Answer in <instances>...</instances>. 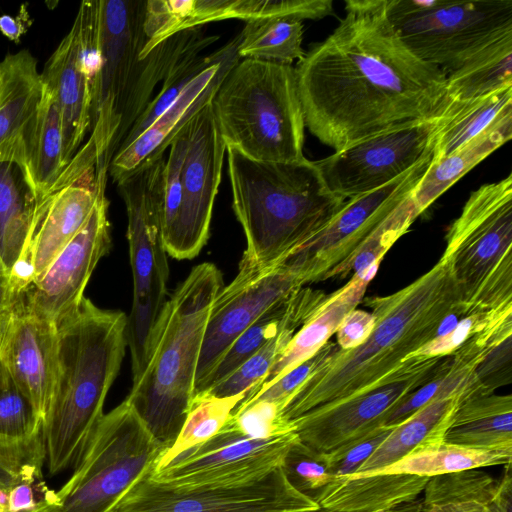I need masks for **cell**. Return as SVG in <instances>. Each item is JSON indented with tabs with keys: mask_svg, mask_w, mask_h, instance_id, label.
Returning <instances> with one entry per match:
<instances>
[{
	"mask_svg": "<svg viewBox=\"0 0 512 512\" xmlns=\"http://www.w3.org/2000/svg\"><path fill=\"white\" fill-rule=\"evenodd\" d=\"M486 512V511H485Z\"/></svg>",
	"mask_w": 512,
	"mask_h": 512,
	"instance_id": "cell-61",
	"label": "cell"
},
{
	"mask_svg": "<svg viewBox=\"0 0 512 512\" xmlns=\"http://www.w3.org/2000/svg\"><path fill=\"white\" fill-rule=\"evenodd\" d=\"M42 93L35 57L26 49L7 54L0 62V163H15L22 169Z\"/></svg>",
	"mask_w": 512,
	"mask_h": 512,
	"instance_id": "cell-25",
	"label": "cell"
},
{
	"mask_svg": "<svg viewBox=\"0 0 512 512\" xmlns=\"http://www.w3.org/2000/svg\"><path fill=\"white\" fill-rule=\"evenodd\" d=\"M239 41L240 33L216 50L214 61L183 89L177 99L136 139L118 149L108 168L114 182L164 155L180 131L211 102L225 75L239 61Z\"/></svg>",
	"mask_w": 512,
	"mask_h": 512,
	"instance_id": "cell-22",
	"label": "cell"
},
{
	"mask_svg": "<svg viewBox=\"0 0 512 512\" xmlns=\"http://www.w3.org/2000/svg\"><path fill=\"white\" fill-rule=\"evenodd\" d=\"M234 0H148L144 17L145 57L166 38L206 23L232 19Z\"/></svg>",
	"mask_w": 512,
	"mask_h": 512,
	"instance_id": "cell-37",
	"label": "cell"
},
{
	"mask_svg": "<svg viewBox=\"0 0 512 512\" xmlns=\"http://www.w3.org/2000/svg\"><path fill=\"white\" fill-rule=\"evenodd\" d=\"M460 397L436 399L395 425L362 466L349 477L371 475L402 459L421 445L443 441Z\"/></svg>",
	"mask_w": 512,
	"mask_h": 512,
	"instance_id": "cell-33",
	"label": "cell"
},
{
	"mask_svg": "<svg viewBox=\"0 0 512 512\" xmlns=\"http://www.w3.org/2000/svg\"><path fill=\"white\" fill-rule=\"evenodd\" d=\"M223 288L216 265L194 266L167 298L148 359L126 400L167 448L177 438L195 395V377L212 306Z\"/></svg>",
	"mask_w": 512,
	"mask_h": 512,
	"instance_id": "cell-6",
	"label": "cell"
},
{
	"mask_svg": "<svg viewBox=\"0 0 512 512\" xmlns=\"http://www.w3.org/2000/svg\"><path fill=\"white\" fill-rule=\"evenodd\" d=\"M245 23L237 47L239 57L287 65L304 57L303 21L268 17Z\"/></svg>",
	"mask_w": 512,
	"mask_h": 512,
	"instance_id": "cell-38",
	"label": "cell"
},
{
	"mask_svg": "<svg viewBox=\"0 0 512 512\" xmlns=\"http://www.w3.org/2000/svg\"><path fill=\"white\" fill-rule=\"evenodd\" d=\"M165 163L162 155L115 182L127 212L133 278L127 336L137 345L149 342L167 300L169 265L163 236Z\"/></svg>",
	"mask_w": 512,
	"mask_h": 512,
	"instance_id": "cell-11",
	"label": "cell"
},
{
	"mask_svg": "<svg viewBox=\"0 0 512 512\" xmlns=\"http://www.w3.org/2000/svg\"><path fill=\"white\" fill-rule=\"evenodd\" d=\"M286 261L238 271L212 306L195 377V393L234 340L263 313L303 287Z\"/></svg>",
	"mask_w": 512,
	"mask_h": 512,
	"instance_id": "cell-18",
	"label": "cell"
},
{
	"mask_svg": "<svg viewBox=\"0 0 512 512\" xmlns=\"http://www.w3.org/2000/svg\"><path fill=\"white\" fill-rule=\"evenodd\" d=\"M31 25L32 19L26 8V4L21 5L16 16H0V32L14 42H19Z\"/></svg>",
	"mask_w": 512,
	"mask_h": 512,
	"instance_id": "cell-53",
	"label": "cell"
},
{
	"mask_svg": "<svg viewBox=\"0 0 512 512\" xmlns=\"http://www.w3.org/2000/svg\"><path fill=\"white\" fill-rule=\"evenodd\" d=\"M507 87H512V33L474 54L446 78V95L454 103Z\"/></svg>",
	"mask_w": 512,
	"mask_h": 512,
	"instance_id": "cell-34",
	"label": "cell"
},
{
	"mask_svg": "<svg viewBox=\"0 0 512 512\" xmlns=\"http://www.w3.org/2000/svg\"><path fill=\"white\" fill-rule=\"evenodd\" d=\"M227 424L252 439H269L295 432L293 421L284 417L281 406L264 399L236 406Z\"/></svg>",
	"mask_w": 512,
	"mask_h": 512,
	"instance_id": "cell-45",
	"label": "cell"
},
{
	"mask_svg": "<svg viewBox=\"0 0 512 512\" xmlns=\"http://www.w3.org/2000/svg\"><path fill=\"white\" fill-rule=\"evenodd\" d=\"M443 441L478 449H512V396L493 393L460 402Z\"/></svg>",
	"mask_w": 512,
	"mask_h": 512,
	"instance_id": "cell-32",
	"label": "cell"
},
{
	"mask_svg": "<svg viewBox=\"0 0 512 512\" xmlns=\"http://www.w3.org/2000/svg\"><path fill=\"white\" fill-rule=\"evenodd\" d=\"M511 137L512 108H509L454 152L442 159L432 160L412 193L418 213H423L447 189Z\"/></svg>",
	"mask_w": 512,
	"mask_h": 512,
	"instance_id": "cell-29",
	"label": "cell"
},
{
	"mask_svg": "<svg viewBox=\"0 0 512 512\" xmlns=\"http://www.w3.org/2000/svg\"><path fill=\"white\" fill-rule=\"evenodd\" d=\"M512 380V336L494 345L475 371V382L485 395L493 394Z\"/></svg>",
	"mask_w": 512,
	"mask_h": 512,
	"instance_id": "cell-49",
	"label": "cell"
},
{
	"mask_svg": "<svg viewBox=\"0 0 512 512\" xmlns=\"http://www.w3.org/2000/svg\"><path fill=\"white\" fill-rule=\"evenodd\" d=\"M56 326L16 301L1 325L0 356L43 423L56 369Z\"/></svg>",
	"mask_w": 512,
	"mask_h": 512,
	"instance_id": "cell-23",
	"label": "cell"
},
{
	"mask_svg": "<svg viewBox=\"0 0 512 512\" xmlns=\"http://www.w3.org/2000/svg\"><path fill=\"white\" fill-rule=\"evenodd\" d=\"M46 487L44 483L19 482L8 491V512H31L37 509L39 501L35 489Z\"/></svg>",
	"mask_w": 512,
	"mask_h": 512,
	"instance_id": "cell-51",
	"label": "cell"
},
{
	"mask_svg": "<svg viewBox=\"0 0 512 512\" xmlns=\"http://www.w3.org/2000/svg\"><path fill=\"white\" fill-rule=\"evenodd\" d=\"M16 302L11 277L0 258V328Z\"/></svg>",
	"mask_w": 512,
	"mask_h": 512,
	"instance_id": "cell-54",
	"label": "cell"
},
{
	"mask_svg": "<svg viewBox=\"0 0 512 512\" xmlns=\"http://www.w3.org/2000/svg\"><path fill=\"white\" fill-rule=\"evenodd\" d=\"M328 295L303 286L271 307L234 340L195 394L224 380L289 323L308 321Z\"/></svg>",
	"mask_w": 512,
	"mask_h": 512,
	"instance_id": "cell-27",
	"label": "cell"
},
{
	"mask_svg": "<svg viewBox=\"0 0 512 512\" xmlns=\"http://www.w3.org/2000/svg\"><path fill=\"white\" fill-rule=\"evenodd\" d=\"M166 449L125 399L102 416L73 474L44 492L38 512H108Z\"/></svg>",
	"mask_w": 512,
	"mask_h": 512,
	"instance_id": "cell-9",
	"label": "cell"
},
{
	"mask_svg": "<svg viewBox=\"0 0 512 512\" xmlns=\"http://www.w3.org/2000/svg\"><path fill=\"white\" fill-rule=\"evenodd\" d=\"M281 469L295 490L315 502L332 480L327 453L306 446L299 438L287 451Z\"/></svg>",
	"mask_w": 512,
	"mask_h": 512,
	"instance_id": "cell-44",
	"label": "cell"
},
{
	"mask_svg": "<svg viewBox=\"0 0 512 512\" xmlns=\"http://www.w3.org/2000/svg\"><path fill=\"white\" fill-rule=\"evenodd\" d=\"M17 483V480L7 470L0 466V486L9 491Z\"/></svg>",
	"mask_w": 512,
	"mask_h": 512,
	"instance_id": "cell-55",
	"label": "cell"
},
{
	"mask_svg": "<svg viewBox=\"0 0 512 512\" xmlns=\"http://www.w3.org/2000/svg\"><path fill=\"white\" fill-rule=\"evenodd\" d=\"M211 105L227 146L261 161L305 158L306 126L292 65L244 58L225 75Z\"/></svg>",
	"mask_w": 512,
	"mask_h": 512,
	"instance_id": "cell-7",
	"label": "cell"
},
{
	"mask_svg": "<svg viewBox=\"0 0 512 512\" xmlns=\"http://www.w3.org/2000/svg\"><path fill=\"white\" fill-rule=\"evenodd\" d=\"M97 56V31L86 15L77 13L70 31L40 73L43 85L55 96L61 110L65 168L89 132Z\"/></svg>",
	"mask_w": 512,
	"mask_h": 512,
	"instance_id": "cell-20",
	"label": "cell"
},
{
	"mask_svg": "<svg viewBox=\"0 0 512 512\" xmlns=\"http://www.w3.org/2000/svg\"><path fill=\"white\" fill-rule=\"evenodd\" d=\"M411 503V502H410ZM410 503H406L404 505H401L393 510H389V511H384V512H402L404 511L405 509H407V507L409 506ZM303 512H330V511H327V510H324L322 508H319V509H316V510H311V511H303Z\"/></svg>",
	"mask_w": 512,
	"mask_h": 512,
	"instance_id": "cell-57",
	"label": "cell"
},
{
	"mask_svg": "<svg viewBox=\"0 0 512 512\" xmlns=\"http://www.w3.org/2000/svg\"><path fill=\"white\" fill-rule=\"evenodd\" d=\"M141 477L108 512H303L319 509L295 490L281 466L241 486L174 487Z\"/></svg>",
	"mask_w": 512,
	"mask_h": 512,
	"instance_id": "cell-15",
	"label": "cell"
},
{
	"mask_svg": "<svg viewBox=\"0 0 512 512\" xmlns=\"http://www.w3.org/2000/svg\"><path fill=\"white\" fill-rule=\"evenodd\" d=\"M35 512H38V507H37V509L35 510Z\"/></svg>",
	"mask_w": 512,
	"mask_h": 512,
	"instance_id": "cell-59",
	"label": "cell"
},
{
	"mask_svg": "<svg viewBox=\"0 0 512 512\" xmlns=\"http://www.w3.org/2000/svg\"><path fill=\"white\" fill-rule=\"evenodd\" d=\"M188 147L181 172V205L174 233L165 245L178 260L192 259L206 244L227 145L211 102L189 122Z\"/></svg>",
	"mask_w": 512,
	"mask_h": 512,
	"instance_id": "cell-17",
	"label": "cell"
},
{
	"mask_svg": "<svg viewBox=\"0 0 512 512\" xmlns=\"http://www.w3.org/2000/svg\"><path fill=\"white\" fill-rule=\"evenodd\" d=\"M146 1L99 0V55L91 82L88 140L61 177L70 180L90 168L108 171L126 135L151 101L157 84L184 58L201 53L219 36L203 26L180 31L144 58Z\"/></svg>",
	"mask_w": 512,
	"mask_h": 512,
	"instance_id": "cell-2",
	"label": "cell"
},
{
	"mask_svg": "<svg viewBox=\"0 0 512 512\" xmlns=\"http://www.w3.org/2000/svg\"><path fill=\"white\" fill-rule=\"evenodd\" d=\"M305 322L294 321L286 325L274 338L248 358L224 380L206 390L218 397H230L248 392L261 383L289 342Z\"/></svg>",
	"mask_w": 512,
	"mask_h": 512,
	"instance_id": "cell-40",
	"label": "cell"
},
{
	"mask_svg": "<svg viewBox=\"0 0 512 512\" xmlns=\"http://www.w3.org/2000/svg\"><path fill=\"white\" fill-rule=\"evenodd\" d=\"M108 207L104 189L82 229L16 301L54 326L80 305L96 265L111 247Z\"/></svg>",
	"mask_w": 512,
	"mask_h": 512,
	"instance_id": "cell-19",
	"label": "cell"
},
{
	"mask_svg": "<svg viewBox=\"0 0 512 512\" xmlns=\"http://www.w3.org/2000/svg\"><path fill=\"white\" fill-rule=\"evenodd\" d=\"M215 55V51L209 55L191 54L173 68L120 147L129 144L145 131L177 99L183 89L214 61Z\"/></svg>",
	"mask_w": 512,
	"mask_h": 512,
	"instance_id": "cell-43",
	"label": "cell"
},
{
	"mask_svg": "<svg viewBox=\"0 0 512 512\" xmlns=\"http://www.w3.org/2000/svg\"><path fill=\"white\" fill-rule=\"evenodd\" d=\"M246 393L230 397H218L206 391L195 394L177 438L163 452L154 469L166 466L182 453L218 434Z\"/></svg>",
	"mask_w": 512,
	"mask_h": 512,
	"instance_id": "cell-39",
	"label": "cell"
},
{
	"mask_svg": "<svg viewBox=\"0 0 512 512\" xmlns=\"http://www.w3.org/2000/svg\"><path fill=\"white\" fill-rule=\"evenodd\" d=\"M488 503L485 501H467L424 505L421 499H416L402 512H485Z\"/></svg>",
	"mask_w": 512,
	"mask_h": 512,
	"instance_id": "cell-52",
	"label": "cell"
},
{
	"mask_svg": "<svg viewBox=\"0 0 512 512\" xmlns=\"http://www.w3.org/2000/svg\"><path fill=\"white\" fill-rule=\"evenodd\" d=\"M375 318L371 312L354 309L348 313L336 330L337 345L341 349H353L363 343L372 331Z\"/></svg>",
	"mask_w": 512,
	"mask_h": 512,
	"instance_id": "cell-50",
	"label": "cell"
},
{
	"mask_svg": "<svg viewBox=\"0 0 512 512\" xmlns=\"http://www.w3.org/2000/svg\"><path fill=\"white\" fill-rule=\"evenodd\" d=\"M509 108H512V87L461 103L451 102L440 120L432 160L442 159L454 152Z\"/></svg>",
	"mask_w": 512,
	"mask_h": 512,
	"instance_id": "cell-36",
	"label": "cell"
},
{
	"mask_svg": "<svg viewBox=\"0 0 512 512\" xmlns=\"http://www.w3.org/2000/svg\"><path fill=\"white\" fill-rule=\"evenodd\" d=\"M444 358H410L380 385L292 420L299 440L331 453L366 436L385 425L404 399L430 381Z\"/></svg>",
	"mask_w": 512,
	"mask_h": 512,
	"instance_id": "cell-14",
	"label": "cell"
},
{
	"mask_svg": "<svg viewBox=\"0 0 512 512\" xmlns=\"http://www.w3.org/2000/svg\"><path fill=\"white\" fill-rule=\"evenodd\" d=\"M0 339H1V328H0Z\"/></svg>",
	"mask_w": 512,
	"mask_h": 512,
	"instance_id": "cell-58",
	"label": "cell"
},
{
	"mask_svg": "<svg viewBox=\"0 0 512 512\" xmlns=\"http://www.w3.org/2000/svg\"><path fill=\"white\" fill-rule=\"evenodd\" d=\"M375 318L372 331L353 349H337L299 386L283 410L292 421L370 390L438 336L461 299L444 258L404 288L365 300ZM464 315V314H463Z\"/></svg>",
	"mask_w": 512,
	"mask_h": 512,
	"instance_id": "cell-3",
	"label": "cell"
},
{
	"mask_svg": "<svg viewBox=\"0 0 512 512\" xmlns=\"http://www.w3.org/2000/svg\"><path fill=\"white\" fill-rule=\"evenodd\" d=\"M498 480L480 469H469L428 478L421 499L424 505L485 501L490 502Z\"/></svg>",
	"mask_w": 512,
	"mask_h": 512,
	"instance_id": "cell-42",
	"label": "cell"
},
{
	"mask_svg": "<svg viewBox=\"0 0 512 512\" xmlns=\"http://www.w3.org/2000/svg\"><path fill=\"white\" fill-rule=\"evenodd\" d=\"M511 460L512 449H478L438 441L417 447L402 459L373 474L400 473L429 478L469 469L507 465Z\"/></svg>",
	"mask_w": 512,
	"mask_h": 512,
	"instance_id": "cell-35",
	"label": "cell"
},
{
	"mask_svg": "<svg viewBox=\"0 0 512 512\" xmlns=\"http://www.w3.org/2000/svg\"><path fill=\"white\" fill-rule=\"evenodd\" d=\"M419 215L411 194L357 251L351 264L353 275L370 281L383 256Z\"/></svg>",
	"mask_w": 512,
	"mask_h": 512,
	"instance_id": "cell-41",
	"label": "cell"
},
{
	"mask_svg": "<svg viewBox=\"0 0 512 512\" xmlns=\"http://www.w3.org/2000/svg\"><path fill=\"white\" fill-rule=\"evenodd\" d=\"M305 126L341 150L374 134L441 117L447 75L416 57L386 0H347L336 29L295 67Z\"/></svg>",
	"mask_w": 512,
	"mask_h": 512,
	"instance_id": "cell-1",
	"label": "cell"
},
{
	"mask_svg": "<svg viewBox=\"0 0 512 512\" xmlns=\"http://www.w3.org/2000/svg\"><path fill=\"white\" fill-rule=\"evenodd\" d=\"M337 347V343L328 341L313 356L282 375L276 381L256 391L246 393L244 399L237 406H245L256 400L264 399L277 403L284 410L293 393Z\"/></svg>",
	"mask_w": 512,
	"mask_h": 512,
	"instance_id": "cell-47",
	"label": "cell"
},
{
	"mask_svg": "<svg viewBox=\"0 0 512 512\" xmlns=\"http://www.w3.org/2000/svg\"><path fill=\"white\" fill-rule=\"evenodd\" d=\"M36 204L20 167L11 162L0 163V258L14 291L25 262Z\"/></svg>",
	"mask_w": 512,
	"mask_h": 512,
	"instance_id": "cell-30",
	"label": "cell"
},
{
	"mask_svg": "<svg viewBox=\"0 0 512 512\" xmlns=\"http://www.w3.org/2000/svg\"><path fill=\"white\" fill-rule=\"evenodd\" d=\"M233 210L246 249L238 271L281 262L323 230L347 200L326 186L314 161L252 159L227 146Z\"/></svg>",
	"mask_w": 512,
	"mask_h": 512,
	"instance_id": "cell-5",
	"label": "cell"
},
{
	"mask_svg": "<svg viewBox=\"0 0 512 512\" xmlns=\"http://www.w3.org/2000/svg\"><path fill=\"white\" fill-rule=\"evenodd\" d=\"M445 239L466 316L512 309L511 174L473 191Z\"/></svg>",
	"mask_w": 512,
	"mask_h": 512,
	"instance_id": "cell-8",
	"label": "cell"
},
{
	"mask_svg": "<svg viewBox=\"0 0 512 512\" xmlns=\"http://www.w3.org/2000/svg\"><path fill=\"white\" fill-rule=\"evenodd\" d=\"M369 281L352 275L343 287L329 294L324 303L297 330L264 380L247 393L267 386L313 356L336 332L342 320L363 300Z\"/></svg>",
	"mask_w": 512,
	"mask_h": 512,
	"instance_id": "cell-28",
	"label": "cell"
},
{
	"mask_svg": "<svg viewBox=\"0 0 512 512\" xmlns=\"http://www.w3.org/2000/svg\"><path fill=\"white\" fill-rule=\"evenodd\" d=\"M63 149L61 110L55 96L43 85L21 169L37 202L49 193L65 168Z\"/></svg>",
	"mask_w": 512,
	"mask_h": 512,
	"instance_id": "cell-31",
	"label": "cell"
},
{
	"mask_svg": "<svg viewBox=\"0 0 512 512\" xmlns=\"http://www.w3.org/2000/svg\"><path fill=\"white\" fill-rule=\"evenodd\" d=\"M127 315L84 297L56 326L52 397L42 423L51 476L74 467L98 422L127 347Z\"/></svg>",
	"mask_w": 512,
	"mask_h": 512,
	"instance_id": "cell-4",
	"label": "cell"
},
{
	"mask_svg": "<svg viewBox=\"0 0 512 512\" xmlns=\"http://www.w3.org/2000/svg\"><path fill=\"white\" fill-rule=\"evenodd\" d=\"M0 512H8V490L0 486Z\"/></svg>",
	"mask_w": 512,
	"mask_h": 512,
	"instance_id": "cell-56",
	"label": "cell"
},
{
	"mask_svg": "<svg viewBox=\"0 0 512 512\" xmlns=\"http://www.w3.org/2000/svg\"><path fill=\"white\" fill-rule=\"evenodd\" d=\"M42 421L0 356V466L17 482L43 483Z\"/></svg>",
	"mask_w": 512,
	"mask_h": 512,
	"instance_id": "cell-24",
	"label": "cell"
},
{
	"mask_svg": "<svg viewBox=\"0 0 512 512\" xmlns=\"http://www.w3.org/2000/svg\"><path fill=\"white\" fill-rule=\"evenodd\" d=\"M386 7L405 46L446 75L512 33V0H386Z\"/></svg>",
	"mask_w": 512,
	"mask_h": 512,
	"instance_id": "cell-10",
	"label": "cell"
},
{
	"mask_svg": "<svg viewBox=\"0 0 512 512\" xmlns=\"http://www.w3.org/2000/svg\"><path fill=\"white\" fill-rule=\"evenodd\" d=\"M31 512H35V510H34V511H31Z\"/></svg>",
	"mask_w": 512,
	"mask_h": 512,
	"instance_id": "cell-60",
	"label": "cell"
},
{
	"mask_svg": "<svg viewBox=\"0 0 512 512\" xmlns=\"http://www.w3.org/2000/svg\"><path fill=\"white\" fill-rule=\"evenodd\" d=\"M427 477L381 473L333 479L316 503L330 512H384L415 501Z\"/></svg>",
	"mask_w": 512,
	"mask_h": 512,
	"instance_id": "cell-26",
	"label": "cell"
},
{
	"mask_svg": "<svg viewBox=\"0 0 512 512\" xmlns=\"http://www.w3.org/2000/svg\"><path fill=\"white\" fill-rule=\"evenodd\" d=\"M107 177L105 169H88L37 202L25 262L15 283L16 294L40 277L82 229L106 188Z\"/></svg>",
	"mask_w": 512,
	"mask_h": 512,
	"instance_id": "cell-21",
	"label": "cell"
},
{
	"mask_svg": "<svg viewBox=\"0 0 512 512\" xmlns=\"http://www.w3.org/2000/svg\"><path fill=\"white\" fill-rule=\"evenodd\" d=\"M188 124L171 142L170 152L165 163L163 206V236L165 245L174 233L181 205V172L188 147Z\"/></svg>",
	"mask_w": 512,
	"mask_h": 512,
	"instance_id": "cell-46",
	"label": "cell"
},
{
	"mask_svg": "<svg viewBox=\"0 0 512 512\" xmlns=\"http://www.w3.org/2000/svg\"><path fill=\"white\" fill-rule=\"evenodd\" d=\"M432 157L387 185L348 199L323 230L282 261H287L297 271L304 286L346 277L357 251L413 193Z\"/></svg>",
	"mask_w": 512,
	"mask_h": 512,
	"instance_id": "cell-12",
	"label": "cell"
},
{
	"mask_svg": "<svg viewBox=\"0 0 512 512\" xmlns=\"http://www.w3.org/2000/svg\"><path fill=\"white\" fill-rule=\"evenodd\" d=\"M298 440L296 432L252 439L227 423L207 442L179 455L150 477L174 487L241 486L258 482L281 466Z\"/></svg>",
	"mask_w": 512,
	"mask_h": 512,
	"instance_id": "cell-16",
	"label": "cell"
},
{
	"mask_svg": "<svg viewBox=\"0 0 512 512\" xmlns=\"http://www.w3.org/2000/svg\"><path fill=\"white\" fill-rule=\"evenodd\" d=\"M393 427L380 426L366 436L327 453L332 480L353 475L385 440Z\"/></svg>",
	"mask_w": 512,
	"mask_h": 512,
	"instance_id": "cell-48",
	"label": "cell"
},
{
	"mask_svg": "<svg viewBox=\"0 0 512 512\" xmlns=\"http://www.w3.org/2000/svg\"><path fill=\"white\" fill-rule=\"evenodd\" d=\"M441 117L374 134L315 165L328 189L344 200L371 192L433 155Z\"/></svg>",
	"mask_w": 512,
	"mask_h": 512,
	"instance_id": "cell-13",
	"label": "cell"
}]
</instances>
